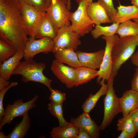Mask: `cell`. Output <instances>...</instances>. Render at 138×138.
Returning <instances> with one entry per match:
<instances>
[{
    "label": "cell",
    "instance_id": "obj_19",
    "mask_svg": "<svg viewBox=\"0 0 138 138\" xmlns=\"http://www.w3.org/2000/svg\"><path fill=\"white\" fill-rule=\"evenodd\" d=\"M114 16L110 17L111 23H121L131 19H138V8L134 5L125 6L120 5Z\"/></svg>",
    "mask_w": 138,
    "mask_h": 138
},
{
    "label": "cell",
    "instance_id": "obj_11",
    "mask_svg": "<svg viewBox=\"0 0 138 138\" xmlns=\"http://www.w3.org/2000/svg\"><path fill=\"white\" fill-rule=\"evenodd\" d=\"M54 47L53 39L50 37H45L37 40L30 37L23 51V57L25 60L33 59L40 53L52 52Z\"/></svg>",
    "mask_w": 138,
    "mask_h": 138
},
{
    "label": "cell",
    "instance_id": "obj_22",
    "mask_svg": "<svg viewBox=\"0 0 138 138\" xmlns=\"http://www.w3.org/2000/svg\"><path fill=\"white\" fill-rule=\"evenodd\" d=\"M76 72L75 86L87 83L98 76V71L93 68L80 66L75 68Z\"/></svg>",
    "mask_w": 138,
    "mask_h": 138
},
{
    "label": "cell",
    "instance_id": "obj_43",
    "mask_svg": "<svg viewBox=\"0 0 138 138\" xmlns=\"http://www.w3.org/2000/svg\"><path fill=\"white\" fill-rule=\"evenodd\" d=\"M7 136L5 135L4 133L2 131L0 132V138H6Z\"/></svg>",
    "mask_w": 138,
    "mask_h": 138
},
{
    "label": "cell",
    "instance_id": "obj_15",
    "mask_svg": "<svg viewBox=\"0 0 138 138\" xmlns=\"http://www.w3.org/2000/svg\"><path fill=\"white\" fill-rule=\"evenodd\" d=\"M119 104L120 112L126 116L138 108V92L132 89L125 91L119 98Z\"/></svg>",
    "mask_w": 138,
    "mask_h": 138
},
{
    "label": "cell",
    "instance_id": "obj_8",
    "mask_svg": "<svg viewBox=\"0 0 138 138\" xmlns=\"http://www.w3.org/2000/svg\"><path fill=\"white\" fill-rule=\"evenodd\" d=\"M81 36L72 28L71 25H64L58 30L57 34L53 40L54 47L52 52L54 53L59 48H71L76 50L81 44L79 38Z\"/></svg>",
    "mask_w": 138,
    "mask_h": 138
},
{
    "label": "cell",
    "instance_id": "obj_36",
    "mask_svg": "<svg viewBox=\"0 0 138 138\" xmlns=\"http://www.w3.org/2000/svg\"><path fill=\"white\" fill-rule=\"evenodd\" d=\"M76 138H91L88 133L85 130L79 129V131Z\"/></svg>",
    "mask_w": 138,
    "mask_h": 138
},
{
    "label": "cell",
    "instance_id": "obj_31",
    "mask_svg": "<svg viewBox=\"0 0 138 138\" xmlns=\"http://www.w3.org/2000/svg\"><path fill=\"white\" fill-rule=\"evenodd\" d=\"M97 2L105 9L110 17L114 16L117 13V9L114 8L112 0H98Z\"/></svg>",
    "mask_w": 138,
    "mask_h": 138
},
{
    "label": "cell",
    "instance_id": "obj_6",
    "mask_svg": "<svg viewBox=\"0 0 138 138\" xmlns=\"http://www.w3.org/2000/svg\"><path fill=\"white\" fill-rule=\"evenodd\" d=\"M38 98V96L36 95L32 99L26 102H24L22 99H20L15 101L12 104H7L4 115L0 119V130L6 124H10L15 118L23 117L29 110L37 107L35 102Z\"/></svg>",
    "mask_w": 138,
    "mask_h": 138
},
{
    "label": "cell",
    "instance_id": "obj_7",
    "mask_svg": "<svg viewBox=\"0 0 138 138\" xmlns=\"http://www.w3.org/2000/svg\"><path fill=\"white\" fill-rule=\"evenodd\" d=\"M119 38L116 34L110 37L103 36L101 38L105 40L106 45L102 61L98 71L96 82L101 86L105 81H108L111 76L112 64L111 52L113 46Z\"/></svg>",
    "mask_w": 138,
    "mask_h": 138
},
{
    "label": "cell",
    "instance_id": "obj_35",
    "mask_svg": "<svg viewBox=\"0 0 138 138\" xmlns=\"http://www.w3.org/2000/svg\"><path fill=\"white\" fill-rule=\"evenodd\" d=\"M131 89L138 92V67L135 69L131 81Z\"/></svg>",
    "mask_w": 138,
    "mask_h": 138
},
{
    "label": "cell",
    "instance_id": "obj_20",
    "mask_svg": "<svg viewBox=\"0 0 138 138\" xmlns=\"http://www.w3.org/2000/svg\"><path fill=\"white\" fill-rule=\"evenodd\" d=\"M58 31L45 12L39 26L36 38L39 39L48 37L53 40L57 34Z\"/></svg>",
    "mask_w": 138,
    "mask_h": 138
},
{
    "label": "cell",
    "instance_id": "obj_40",
    "mask_svg": "<svg viewBox=\"0 0 138 138\" xmlns=\"http://www.w3.org/2000/svg\"><path fill=\"white\" fill-rule=\"evenodd\" d=\"M83 0H76V2L78 5ZM88 4L93 3V0H86Z\"/></svg>",
    "mask_w": 138,
    "mask_h": 138
},
{
    "label": "cell",
    "instance_id": "obj_10",
    "mask_svg": "<svg viewBox=\"0 0 138 138\" xmlns=\"http://www.w3.org/2000/svg\"><path fill=\"white\" fill-rule=\"evenodd\" d=\"M20 3L24 22L28 35L31 38L36 39L39 26L45 12L40 11L26 3Z\"/></svg>",
    "mask_w": 138,
    "mask_h": 138
},
{
    "label": "cell",
    "instance_id": "obj_23",
    "mask_svg": "<svg viewBox=\"0 0 138 138\" xmlns=\"http://www.w3.org/2000/svg\"><path fill=\"white\" fill-rule=\"evenodd\" d=\"M21 121L17 124L12 132L7 136L6 138H23L30 129L31 126L30 118L28 113L23 117Z\"/></svg>",
    "mask_w": 138,
    "mask_h": 138
},
{
    "label": "cell",
    "instance_id": "obj_16",
    "mask_svg": "<svg viewBox=\"0 0 138 138\" xmlns=\"http://www.w3.org/2000/svg\"><path fill=\"white\" fill-rule=\"evenodd\" d=\"M87 12L93 23L96 25L111 23L110 16L97 2L88 4Z\"/></svg>",
    "mask_w": 138,
    "mask_h": 138
},
{
    "label": "cell",
    "instance_id": "obj_26",
    "mask_svg": "<svg viewBox=\"0 0 138 138\" xmlns=\"http://www.w3.org/2000/svg\"><path fill=\"white\" fill-rule=\"evenodd\" d=\"M113 24L110 26L105 27L100 25H96L95 28L90 32L93 38L97 39L102 35L110 37L115 35L120 24Z\"/></svg>",
    "mask_w": 138,
    "mask_h": 138
},
{
    "label": "cell",
    "instance_id": "obj_12",
    "mask_svg": "<svg viewBox=\"0 0 138 138\" xmlns=\"http://www.w3.org/2000/svg\"><path fill=\"white\" fill-rule=\"evenodd\" d=\"M51 69L56 78L68 88L75 86L76 72L75 68L66 66L63 63L53 60Z\"/></svg>",
    "mask_w": 138,
    "mask_h": 138
},
{
    "label": "cell",
    "instance_id": "obj_37",
    "mask_svg": "<svg viewBox=\"0 0 138 138\" xmlns=\"http://www.w3.org/2000/svg\"><path fill=\"white\" fill-rule=\"evenodd\" d=\"M10 83V81L0 76V91L8 86Z\"/></svg>",
    "mask_w": 138,
    "mask_h": 138
},
{
    "label": "cell",
    "instance_id": "obj_34",
    "mask_svg": "<svg viewBox=\"0 0 138 138\" xmlns=\"http://www.w3.org/2000/svg\"><path fill=\"white\" fill-rule=\"evenodd\" d=\"M127 115L132 118L136 131L138 133V108L131 112Z\"/></svg>",
    "mask_w": 138,
    "mask_h": 138
},
{
    "label": "cell",
    "instance_id": "obj_4",
    "mask_svg": "<svg viewBox=\"0 0 138 138\" xmlns=\"http://www.w3.org/2000/svg\"><path fill=\"white\" fill-rule=\"evenodd\" d=\"M88 4L86 0H83L78 4L77 9L75 12L70 11L69 14L72 29L81 37L84 36L93 30L94 24L87 12Z\"/></svg>",
    "mask_w": 138,
    "mask_h": 138
},
{
    "label": "cell",
    "instance_id": "obj_29",
    "mask_svg": "<svg viewBox=\"0 0 138 138\" xmlns=\"http://www.w3.org/2000/svg\"><path fill=\"white\" fill-rule=\"evenodd\" d=\"M17 51L6 41L0 40V64L14 55Z\"/></svg>",
    "mask_w": 138,
    "mask_h": 138
},
{
    "label": "cell",
    "instance_id": "obj_28",
    "mask_svg": "<svg viewBox=\"0 0 138 138\" xmlns=\"http://www.w3.org/2000/svg\"><path fill=\"white\" fill-rule=\"evenodd\" d=\"M62 104H57L51 101L48 105V109L51 114L56 118L59 122V126L67 124L68 122L65 119L63 116Z\"/></svg>",
    "mask_w": 138,
    "mask_h": 138
},
{
    "label": "cell",
    "instance_id": "obj_42",
    "mask_svg": "<svg viewBox=\"0 0 138 138\" xmlns=\"http://www.w3.org/2000/svg\"><path fill=\"white\" fill-rule=\"evenodd\" d=\"M71 0H68V3L67 5L68 10H69L71 8Z\"/></svg>",
    "mask_w": 138,
    "mask_h": 138
},
{
    "label": "cell",
    "instance_id": "obj_41",
    "mask_svg": "<svg viewBox=\"0 0 138 138\" xmlns=\"http://www.w3.org/2000/svg\"><path fill=\"white\" fill-rule=\"evenodd\" d=\"M132 4L138 8V0H131Z\"/></svg>",
    "mask_w": 138,
    "mask_h": 138
},
{
    "label": "cell",
    "instance_id": "obj_13",
    "mask_svg": "<svg viewBox=\"0 0 138 138\" xmlns=\"http://www.w3.org/2000/svg\"><path fill=\"white\" fill-rule=\"evenodd\" d=\"M89 113L83 112L77 118L72 119L70 123L79 129L87 132L91 138L100 137V128L96 122L90 118Z\"/></svg>",
    "mask_w": 138,
    "mask_h": 138
},
{
    "label": "cell",
    "instance_id": "obj_5",
    "mask_svg": "<svg viewBox=\"0 0 138 138\" xmlns=\"http://www.w3.org/2000/svg\"><path fill=\"white\" fill-rule=\"evenodd\" d=\"M114 77L111 76L107 81V90L104 100V116L100 125L101 130L105 129L111 123L114 117L120 112L119 98L116 95L113 85Z\"/></svg>",
    "mask_w": 138,
    "mask_h": 138
},
{
    "label": "cell",
    "instance_id": "obj_24",
    "mask_svg": "<svg viewBox=\"0 0 138 138\" xmlns=\"http://www.w3.org/2000/svg\"><path fill=\"white\" fill-rule=\"evenodd\" d=\"M99 90L95 94H90L83 103L82 108L83 112L89 113L93 109L100 98L106 95L107 90V84H103Z\"/></svg>",
    "mask_w": 138,
    "mask_h": 138
},
{
    "label": "cell",
    "instance_id": "obj_39",
    "mask_svg": "<svg viewBox=\"0 0 138 138\" xmlns=\"http://www.w3.org/2000/svg\"><path fill=\"white\" fill-rule=\"evenodd\" d=\"M117 138H133L131 134L127 131H122Z\"/></svg>",
    "mask_w": 138,
    "mask_h": 138
},
{
    "label": "cell",
    "instance_id": "obj_14",
    "mask_svg": "<svg viewBox=\"0 0 138 138\" xmlns=\"http://www.w3.org/2000/svg\"><path fill=\"white\" fill-rule=\"evenodd\" d=\"M102 49L93 52L88 53L77 51L76 52L81 66L96 70L100 68L105 53Z\"/></svg>",
    "mask_w": 138,
    "mask_h": 138
},
{
    "label": "cell",
    "instance_id": "obj_32",
    "mask_svg": "<svg viewBox=\"0 0 138 138\" xmlns=\"http://www.w3.org/2000/svg\"><path fill=\"white\" fill-rule=\"evenodd\" d=\"M51 94L49 99L51 101L57 104H62L66 99L65 93L52 88L50 90Z\"/></svg>",
    "mask_w": 138,
    "mask_h": 138
},
{
    "label": "cell",
    "instance_id": "obj_17",
    "mask_svg": "<svg viewBox=\"0 0 138 138\" xmlns=\"http://www.w3.org/2000/svg\"><path fill=\"white\" fill-rule=\"evenodd\" d=\"M53 53L55 60L58 62L66 64L74 68L81 66L76 52L72 49L59 48Z\"/></svg>",
    "mask_w": 138,
    "mask_h": 138
},
{
    "label": "cell",
    "instance_id": "obj_25",
    "mask_svg": "<svg viewBox=\"0 0 138 138\" xmlns=\"http://www.w3.org/2000/svg\"><path fill=\"white\" fill-rule=\"evenodd\" d=\"M116 34L120 37L130 36H137L138 35V23L129 20L119 24Z\"/></svg>",
    "mask_w": 138,
    "mask_h": 138
},
{
    "label": "cell",
    "instance_id": "obj_30",
    "mask_svg": "<svg viewBox=\"0 0 138 138\" xmlns=\"http://www.w3.org/2000/svg\"><path fill=\"white\" fill-rule=\"evenodd\" d=\"M20 3L27 4L43 12H45L48 3L46 0H18Z\"/></svg>",
    "mask_w": 138,
    "mask_h": 138
},
{
    "label": "cell",
    "instance_id": "obj_38",
    "mask_svg": "<svg viewBox=\"0 0 138 138\" xmlns=\"http://www.w3.org/2000/svg\"><path fill=\"white\" fill-rule=\"evenodd\" d=\"M131 59L132 63L138 67V50L132 55Z\"/></svg>",
    "mask_w": 138,
    "mask_h": 138
},
{
    "label": "cell",
    "instance_id": "obj_9",
    "mask_svg": "<svg viewBox=\"0 0 138 138\" xmlns=\"http://www.w3.org/2000/svg\"><path fill=\"white\" fill-rule=\"evenodd\" d=\"M69 12L67 5L62 0H51L45 10L58 30L64 25H71L69 18Z\"/></svg>",
    "mask_w": 138,
    "mask_h": 138
},
{
    "label": "cell",
    "instance_id": "obj_27",
    "mask_svg": "<svg viewBox=\"0 0 138 138\" xmlns=\"http://www.w3.org/2000/svg\"><path fill=\"white\" fill-rule=\"evenodd\" d=\"M117 129L119 131H125L130 133L133 138L135 137L137 133L132 118L128 115L119 119L117 124Z\"/></svg>",
    "mask_w": 138,
    "mask_h": 138
},
{
    "label": "cell",
    "instance_id": "obj_45",
    "mask_svg": "<svg viewBox=\"0 0 138 138\" xmlns=\"http://www.w3.org/2000/svg\"><path fill=\"white\" fill-rule=\"evenodd\" d=\"M132 20L134 22L138 23V19H133Z\"/></svg>",
    "mask_w": 138,
    "mask_h": 138
},
{
    "label": "cell",
    "instance_id": "obj_33",
    "mask_svg": "<svg viewBox=\"0 0 138 138\" xmlns=\"http://www.w3.org/2000/svg\"><path fill=\"white\" fill-rule=\"evenodd\" d=\"M18 83L15 82H11L7 86L0 91V119L4 115L5 109L3 106V100L6 92L10 89L13 87L17 86Z\"/></svg>",
    "mask_w": 138,
    "mask_h": 138
},
{
    "label": "cell",
    "instance_id": "obj_21",
    "mask_svg": "<svg viewBox=\"0 0 138 138\" xmlns=\"http://www.w3.org/2000/svg\"><path fill=\"white\" fill-rule=\"evenodd\" d=\"M79 129L71 123L66 125L53 128L50 132L52 138H76Z\"/></svg>",
    "mask_w": 138,
    "mask_h": 138
},
{
    "label": "cell",
    "instance_id": "obj_2",
    "mask_svg": "<svg viewBox=\"0 0 138 138\" xmlns=\"http://www.w3.org/2000/svg\"><path fill=\"white\" fill-rule=\"evenodd\" d=\"M138 46L137 36L119 37L114 44L112 50V69L111 75L116 76L121 65L133 54Z\"/></svg>",
    "mask_w": 138,
    "mask_h": 138
},
{
    "label": "cell",
    "instance_id": "obj_18",
    "mask_svg": "<svg viewBox=\"0 0 138 138\" xmlns=\"http://www.w3.org/2000/svg\"><path fill=\"white\" fill-rule=\"evenodd\" d=\"M23 57V51H17L13 56L0 64V76L9 80Z\"/></svg>",
    "mask_w": 138,
    "mask_h": 138
},
{
    "label": "cell",
    "instance_id": "obj_46",
    "mask_svg": "<svg viewBox=\"0 0 138 138\" xmlns=\"http://www.w3.org/2000/svg\"><path fill=\"white\" fill-rule=\"evenodd\" d=\"M137 40H138V35H137Z\"/></svg>",
    "mask_w": 138,
    "mask_h": 138
},
{
    "label": "cell",
    "instance_id": "obj_44",
    "mask_svg": "<svg viewBox=\"0 0 138 138\" xmlns=\"http://www.w3.org/2000/svg\"><path fill=\"white\" fill-rule=\"evenodd\" d=\"M48 2V4H49L51 0H46ZM67 5L68 2V0H62Z\"/></svg>",
    "mask_w": 138,
    "mask_h": 138
},
{
    "label": "cell",
    "instance_id": "obj_1",
    "mask_svg": "<svg viewBox=\"0 0 138 138\" xmlns=\"http://www.w3.org/2000/svg\"><path fill=\"white\" fill-rule=\"evenodd\" d=\"M18 0H0V38L17 51L24 50L29 38Z\"/></svg>",
    "mask_w": 138,
    "mask_h": 138
},
{
    "label": "cell",
    "instance_id": "obj_3",
    "mask_svg": "<svg viewBox=\"0 0 138 138\" xmlns=\"http://www.w3.org/2000/svg\"><path fill=\"white\" fill-rule=\"evenodd\" d=\"M46 68L44 62H37L33 59L20 62L13 75H20L21 81L24 82L32 81L40 83L47 87L50 90L52 88L51 79L46 77L43 73Z\"/></svg>",
    "mask_w": 138,
    "mask_h": 138
}]
</instances>
